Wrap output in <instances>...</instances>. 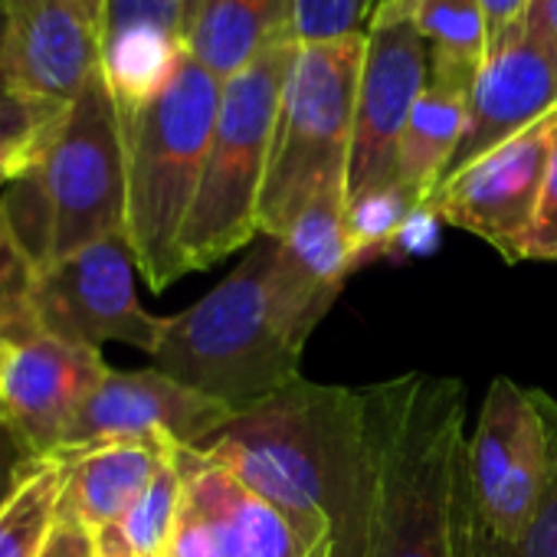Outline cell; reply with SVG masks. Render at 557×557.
<instances>
[{
  "instance_id": "cell-1",
  "label": "cell",
  "mask_w": 557,
  "mask_h": 557,
  "mask_svg": "<svg viewBox=\"0 0 557 557\" xmlns=\"http://www.w3.org/2000/svg\"><path fill=\"white\" fill-rule=\"evenodd\" d=\"M194 449L283 515L309 557H368L361 391L296 377Z\"/></svg>"
},
{
  "instance_id": "cell-2",
  "label": "cell",
  "mask_w": 557,
  "mask_h": 557,
  "mask_svg": "<svg viewBox=\"0 0 557 557\" xmlns=\"http://www.w3.org/2000/svg\"><path fill=\"white\" fill-rule=\"evenodd\" d=\"M371 462L368 557H449L466 391L423 371L361 387Z\"/></svg>"
},
{
  "instance_id": "cell-3",
  "label": "cell",
  "mask_w": 557,
  "mask_h": 557,
  "mask_svg": "<svg viewBox=\"0 0 557 557\" xmlns=\"http://www.w3.org/2000/svg\"><path fill=\"white\" fill-rule=\"evenodd\" d=\"M125 145L102 70L37 135L27 168L0 190V220L40 272L125 233Z\"/></svg>"
},
{
  "instance_id": "cell-4",
  "label": "cell",
  "mask_w": 557,
  "mask_h": 557,
  "mask_svg": "<svg viewBox=\"0 0 557 557\" xmlns=\"http://www.w3.org/2000/svg\"><path fill=\"white\" fill-rule=\"evenodd\" d=\"M223 83L190 50L174 83L135 112H119L125 145V236L138 272L164 293L184 272L181 233L203 174Z\"/></svg>"
},
{
  "instance_id": "cell-5",
  "label": "cell",
  "mask_w": 557,
  "mask_h": 557,
  "mask_svg": "<svg viewBox=\"0 0 557 557\" xmlns=\"http://www.w3.org/2000/svg\"><path fill=\"white\" fill-rule=\"evenodd\" d=\"M275 239H262L223 283L181 315L164 319L154 368L233 413L252 410L299 374L302 351L278 332L269 306V265Z\"/></svg>"
},
{
  "instance_id": "cell-6",
  "label": "cell",
  "mask_w": 557,
  "mask_h": 557,
  "mask_svg": "<svg viewBox=\"0 0 557 557\" xmlns=\"http://www.w3.org/2000/svg\"><path fill=\"white\" fill-rule=\"evenodd\" d=\"M296 47L299 37H278L223 79L203 174L181 233L184 272L216 265L259 233L275 112Z\"/></svg>"
},
{
  "instance_id": "cell-7",
  "label": "cell",
  "mask_w": 557,
  "mask_h": 557,
  "mask_svg": "<svg viewBox=\"0 0 557 557\" xmlns=\"http://www.w3.org/2000/svg\"><path fill=\"white\" fill-rule=\"evenodd\" d=\"M361 57L364 34L299 40L278 99L259 197V233L265 239L286 236L315 194L338 181L348 184Z\"/></svg>"
},
{
  "instance_id": "cell-8",
  "label": "cell",
  "mask_w": 557,
  "mask_h": 557,
  "mask_svg": "<svg viewBox=\"0 0 557 557\" xmlns=\"http://www.w3.org/2000/svg\"><path fill=\"white\" fill-rule=\"evenodd\" d=\"M135 256L125 233L106 236L34 275L30 315L37 332L79 348L106 342L154 355L164 319L151 315L135 293Z\"/></svg>"
},
{
  "instance_id": "cell-9",
  "label": "cell",
  "mask_w": 557,
  "mask_h": 557,
  "mask_svg": "<svg viewBox=\"0 0 557 557\" xmlns=\"http://www.w3.org/2000/svg\"><path fill=\"white\" fill-rule=\"evenodd\" d=\"M426 83L430 44L413 21V0H381L364 30L348 197L394 184L397 145Z\"/></svg>"
},
{
  "instance_id": "cell-10",
  "label": "cell",
  "mask_w": 557,
  "mask_h": 557,
  "mask_svg": "<svg viewBox=\"0 0 557 557\" xmlns=\"http://www.w3.org/2000/svg\"><path fill=\"white\" fill-rule=\"evenodd\" d=\"M554 145L557 112L443 181L426 207L440 213L443 223L475 233L508 262H515L518 246L534 220Z\"/></svg>"
},
{
  "instance_id": "cell-11",
  "label": "cell",
  "mask_w": 557,
  "mask_h": 557,
  "mask_svg": "<svg viewBox=\"0 0 557 557\" xmlns=\"http://www.w3.org/2000/svg\"><path fill=\"white\" fill-rule=\"evenodd\" d=\"M236 413L161 374L158 368L145 371H115L109 368L106 381L86 400L83 413L66 433L60 456L83 453L106 443H174V446H200L207 436L223 430ZM57 456V459H60Z\"/></svg>"
},
{
  "instance_id": "cell-12",
  "label": "cell",
  "mask_w": 557,
  "mask_h": 557,
  "mask_svg": "<svg viewBox=\"0 0 557 557\" xmlns=\"http://www.w3.org/2000/svg\"><path fill=\"white\" fill-rule=\"evenodd\" d=\"M102 70V30L70 0H8L0 92L60 112Z\"/></svg>"
},
{
  "instance_id": "cell-13",
  "label": "cell",
  "mask_w": 557,
  "mask_h": 557,
  "mask_svg": "<svg viewBox=\"0 0 557 557\" xmlns=\"http://www.w3.org/2000/svg\"><path fill=\"white\" fill-rule=\"evenodd\" d=\"M109 364L96 348L66 345L44 332L0 342V410L40 459H57Z\"/></svg>"
},
{
  "instance_id": "cell-14",
  "label": "cell",
  "mask_w": 557,
  "mask_h": 557,
  "mask_svg": "<svg viewBox=\"0 0 557 557\" xmlns=\"http://www.w3.org/2000/svg\"><path fill=\"white\" fill-rule=\"evenodd\" d=\"M345 207L348 184L338 181L315 194L286 236L275 239L265 289L272 319L296 351L306 348L319 322L342 296L345 278L355 272L345 233Z\"/></svg>"
},
{
  "instance_id": "cell-15",
  "label": "cell",
  "mask_w": 557,
  "mask_h": 557,
  "mask_svg": "<svg viewBox=\"0 0 557 557\" xmlns=\"http://www.w3.org/2000/svg\"><path fill=\"white\" fill-rule=\"evenodd\" d=\"M557 112V47L544 44L521 24L508 27L492 47L469 96L462 141L446 168L449 181L492 148L528 132ZM440 181V184H443Z\"/></svg>"
},
{
  "instance_id": "cell-16",
  "label": "cell",
  "mask_w": 557,
  "mask_h": 557,
  "mask_svg": "<svg viewBox=\"0 0 557 557\" xmlns=\"http://www.w3.org/2000/svg\"><path fill=\"white\" fill-rule=\"evenodd\" d=\"M475 76V66L430 50V83L407 119L394 171V184L417 203H426L446 177V168L466 132Z\"/></svg>"
},
{
  "instance_id": "cell-17",
  "label": "cell",
  "mask_w": 557,
  "mask_h": 557,
  "mask_svg": "<svg viewBox=\"0 0 557 557\" xmlns=\"http://www.w3.org/2000/svg\"><path fill=\"white\" fill-rule=\"evenodd\" d=\"M174 443H106L60 456L66 479L60 511L79 521L89 537L119 524L151 485Z\"/></svg>"
},
{
  "instance_id": "cell-18",
  "label": "cell",
  "mask_w": 557,
  "mask_h": 557,
  "mask_svg": "<svg viewBox=\"0 0 557 557\" xmlns=\"http://www.w3.org/2000/svg\"><path fill=\"white\" fill-rule=\"evenodd\" d=\"M544 436H547V482L544 495L537 502L534 518L515 541H502L488 531L482 521L469 479L462 469V453L456 466V485H453V524H449V557H557V404L554 397L531 391ZM466 446V443H462Z\"/></svg>"
},
{
  "instance_id": "cell-19",
  "label": "cell",
  "mask_w": 557,
  "mask_h": 557,
  "mask_svg": "<svg viewBox=\"0 0 557 557\" xmlns=\"http://www.w3.org/2000/svg\"><path fill=\"white\" fill-rule=\"evenodd\" d=\"M278 37H296V0H207L187 50L223 83Z\"/></svg>"
},
{
  "instance_id": "cell-20",
  "label": "cell",
  "mask_w": 557,
  "mask_h": 557,
  "mask_svg": "<svg viewBox=\"0 0 557 557\" xmlns=\"http://www.w3.org/2000/svg\"><path fill=\"white\" fill-rule=\"evenodd\" d=\"M174 459L181 475L197 485L220 511L233 557H309L293 524L269 502L236 482L223 466L203 459L197 449L187 446H177Z\"/></svg>"
},
{
  "instance_id": "cell-21",
  "label": "cell",
  "mask_w": 557,
  "mask_h": 557,
  "mask_svg": "<svg viewBox=\"0 0 557 557\" xmlns=\"http://www.w3.org/2000/svg\"><path fill=\"white\" fill-rule=\"evenodd\" d=\"M534 417H537V407H534L531 391L518 387L508 377L492 381L479 410L475 433L462 446V469H466L469 492L475 498L479 515L492 508Z\"/></svg>"
},
{
  "instance_id": "cell-22",
  "label": "cell",
  "mask_w": 557,
  "mask_h": 557,
  "mask_svg": "<svg viewBox=\"0 0 557 557\" xmlns=\"http://www.w3.org/2000/svg\"><path fill=\"white\" fill-rule=\"evenodd\" d=\"M187 60V40L161 27H128L102 40V79L119 112L158 99Z\"/></svg>"
},
{
  "instance_id": "cell-23",
  "label": "cell",
  "mask_w": 557,
  "mask_h": 557,
  "mask_svg": "<svg viewBox=\"0 0 557 557\" xmlns=\"http://www.w3.org/2000/svg\"><path fill=\"white\" fill-rule=\"evenodd\" d=\"M174 449L177 446H171L135 508L119 524L92 534V557H164L184 495Z\"/></svg>"
},
{
  "instance_id": "cell-24",
  "label": "cell",
  "mask_w": 557,
  "mask_h": 557,
  "mask_svg": "<svg viewBox=\"0 0 557 557\" xmlns=\"http://www.w3.org/2000/svg\"><path fill=\"white\" fill-rule=\"evenodd\" d=\"M63 459H44L0 511V557H40L63 498Z\"/></svg>"
},
{
  "instance_id": "cell-25",
  "label": "cell",
  "mask_w": 557,
  "mask_h": 557,
  "mask_svg": "<svg viewBox=\"0 0 557 557\" xmlns=\"http://www.w3.org/2000/svg\"><path fill=\"white\" fill-rule=\"evenodd\" d=\"M413 21L430 50L482 70L488 57V21L482 0H413Z\"/></svg>"
},
{
  "instance_id": "cell-26",
  "label": "cell",
  "mask_w": 557,
  "mask_h": 557,
  "mask_svg": "<svg viewBox=\"0 0 557 557\" xmlns=\"http://www.w3.org/2000/svg\"><path fill=\"white\" fill-rule=\"evenodd\" d=\"M413 207H417V200L407 190H400L397 184L348 197L345 233H348V249H351V269L381 262L384 246L391 243V236L397 233V226L407 220V213Z\"/></svg>"
},
{
  "instance_id": "cell-27",
  "label": "cell",
  "mask_w": 557,
  "mask_h": 557,
  "mask_svg": "<svg viewBox=\"0 0 557 557\" xmlns=\"http://www.w3.org/2000/svg\"><path fill=\"white\" fill-rule=\"evenodd\" d=\"M181 482H184L181 511H177L164 557H233L226 524H223L220 511L213 508V502L197 485H190L184 475H181Z\"/></svg>"
},
{
  "instance_id": "cell-28",
  "label": "cell",
  "mask_w": 557,
  "mask_h": 557,
  "mask_svg": "<svg viewBox=\"0 0 557 557\" xmlns=\"http://www.w3.org/2000/svg\"><path fill=\"white\" fill-rule=\"evenodd\" d=\"M37 269L11 236L8 223L0 220V342H17L37 335L30 315V286Z\"/></svg>"
},
{
  "instance_id": "cell-29",
  "label": "cell",
  "mask_w": 557,
  "mask_h": 557,
  "mask_svg": "<svg viewBox=\"0 0 557 557\" xmlns=\"http://www.w3.org/2000/svg\"><path fill=\"white\" fill-rule=\"evenodd\" d=\"M381 0H296V37L312 40H342L364 34Z\"/></svg>"
},
{
  "instance_id": "cell-30",
  "label": "cell",
  "mask_w": 557,
  "mask_h": 557,
  "mask_svg": "<svg viewBox=\"0 0 557 557\" xmlns=\"http://www.w3.org/2000/svg\"><path fill=\"white\" fill-rule=\"evenodd\" d=\"M128 27H161L187 40L184 0H106L102 40Z\"/></svg>"
},
{
  "instance_id": "cell-31",
  "label": "cell",
  "mask_w": 557,
  "mask_h": 557,
  "mask_svg": "<svg viewBox=\"0 0 557 557\" xmlns=\"http://www.w3.org/2000/svg\"><path fill=\"white\" fill-rule=\"evenodd\" d=\"M521 259L557 262V145H554L547 171H544L534 220H531V226H528V233H524V239L518 246L515 262H521Z\"/></svg>"
},
{
  "instance_id": "cell-32",
  "label": "cell",
  "mask_w": 557,
  "mask_h": 557,
  "mask_svg": "<svg viewBox=\"0 0 557 557\" xmlns=\"http://www.w3.org/2000/svg\"><path fill=\"white\" fill-rule=\"evenodd\" d=\"M443 226L446 223L440 220V213H433L426 203H417L407 213V220L397 226L391 243L384 246L381 259H387V262H410V259H423V256L436 252Z\"/></svg>"
},
{
  "instance_id": "cell-33",
  "label": "cell",
  "mask_w": 557,
  "mask_h": 557,
  "mask_svg": "<svg viewBox=\"0 0 557 557\" xmlns=\"http://www.w3.org/2000/svg\"><path fill=\"white\" fill-rule=\"evenodd\" d=\"M40 462L44 459L24 443V436L8 420H0V511Z\"/></svg>"
},
{
  "instance_id": "cell-34",
  "label": "cell",
  "mask_w": 557,
  "mask_h": 557,
  "mask_svg": "<svg viewBox=\"0 0 557 557\" xmlns=\"http://www.w3.org/2000/svg\"><path fill=\"white\" fill-rule=\"evenodd\" d=\"M53 115L57 112H50V109H40V106H30L24 99H14L8 92H0V145L30 141Z\"/></svg>"
},
{
  "instance_id": "cell-35",
  "label": "cell",
  "mask_w": 557,
  "mask_h": 557,
  "mask_svg": "<svg viewBox=\"0 0 557 557\" xmlns=\"http://www.w3.org/2000/svg\"><path fill=\"white\" fill-rule=\"evenodd\" d=\"M40 557H92V537L79 521H73L66 511H60Z\"/></svg>"
},
{
  "instance_id": "cell-36",
  "label": "cell",
  "mask_w": 557,
  "mask_h": 557,
  "mask_svg": "<svg viewBox=\"0 0 557 557\" xmlns=\"http://www.w3.org/2000/svg\"><path fill=\"white\" fill-rule=\"evenodd\" d=\"M518 24L534 37H541L544 44L557 47V0H531Z\"/></svg>"
},
{
  "instance_id": "cell-37",
  "label": "cell",
  "mask_w": 557,
  "mask_h": 557,
  "mask_svg": "<svg viewBox=\"0 0 557 557\" xmlns=\"http://www.w3.org/2000/svg\"><path fill=\"white\" fill-rule=\"evenodd\" d=\"M531 0H482L485 8V21H488V47L521 21V14L528 11Z\"/></svg>"
},
{
  "instance_id": "cell-38",
  "label": "cell",
  "mask_w": 557,
  "mask_h": 557,
  "mask_svg": "<svg viewBox=\"0 0 557 557\" xmlns=\"http://www.w3.org/2000/svg\"><path fill=\"white\" fill-rule=\"evenodd\" d=\"M70 4H76V8L102 30V21H106V0H70Z\"/></svg>"
},
{
  "instance_id": "cell-39",
  "label": "cell",
  "mask_w": 557,
  "mask_h": 557,
  "mask_svg": "<svg viewBox=\"0 0 557 557\" xmlns=\"http://www.w3.org/2000/svg\"><path fill=\"white\" fill-rule=\"evenodd\" d=\"M203 4L207 0H184V27L190 30V24L197 21V14L203 11Z\"/></svg>"
},
{
  "instance_id": "cell-40",
  "label": "cell",
  "mask_w": 557,
  "mask_h": 557,
  "mask_svg": "<svg viewBox=\"0 0 557 557\" xmlns=\"http://www.w3.org/2000/svg\"><path fill=\"white\" fill-rule=\"evenodd\" d=\"M4 17H8V0H0V37H4Z\"/></svg>"
},
{
  "instance_id": "cell-41",
  "label": "cell",
  "mask_w": 557,
  "mask_h": 557,
  "mask_svg": "<svg viewBox=\"0 0 557 557\" xmlns=\"http://www.w3.org/2000/svg\"><path fill=\"white\" fill-rule=\"evenodd\" d=\"M0 420H4V410H0Z\"/></svg>"
}]
</instances>
